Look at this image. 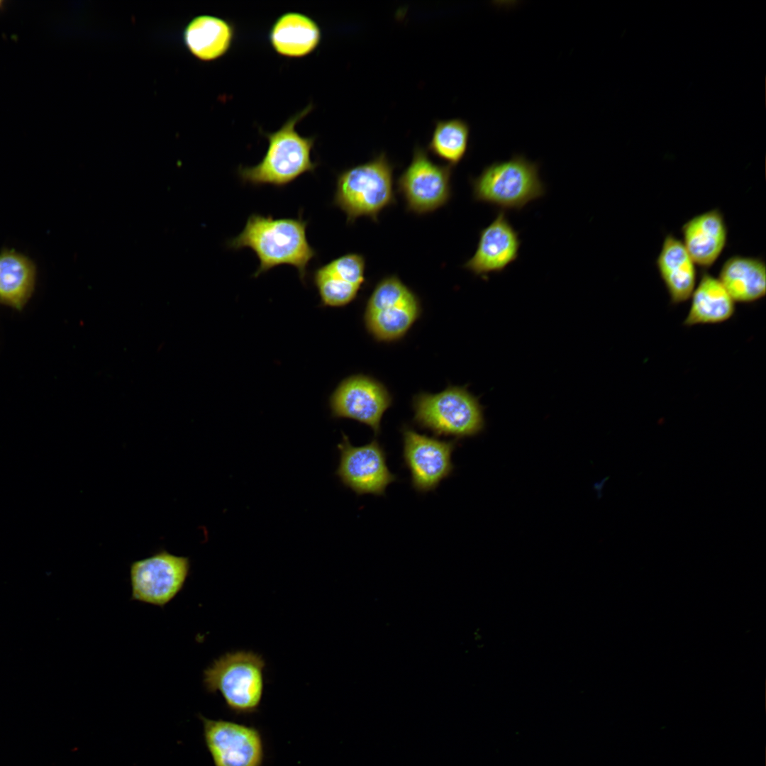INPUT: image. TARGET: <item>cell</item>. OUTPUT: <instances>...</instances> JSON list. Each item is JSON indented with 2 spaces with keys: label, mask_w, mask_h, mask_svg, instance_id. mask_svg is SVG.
Segmentation results:
<instances>
[{
  "label": "cell",
  "mask_w": 766,
  "mask_h": 766,
  "mask_svg": "<svg viewBox=\"0 0 766 766\" xmlns=\"http://www.w3.org/2000/svg\"><path fill=\"white\" fill-rule=\"evenodd\" d=\"M307 226L308 221L301 215L274 218L252 213L243 231L229 240L227 245L233 250L249 248L255 253L260 265L254 277L277 266L289 265L296 269L300 280L305 284L308 265L317 256L306 237Z\"/></svg>",
  "instance_id": "obj_1"
},
{
  "label": "cell",
  "mask_w": 766,
  "mask_h": 766,
  "mask_svg": "<svg viewBox=\"0 0 766 766\" xmlns=\"http://www.w3.org/2000/svg\"><path fill=\"white\" fill-rule=\"evenodd\" d=\"M313 107L309 104L276 131L260 132L268 140L267 152L258 164L239 167L238 174L243 182L284 187L303 174L314 172L318 164L312 161L311 154L316 137L302 136L296 129Z\"/></svg>",
  "instance_id": "obj_2"
},
{
  "label": "cell",
  "mask_w": 766,
  "mask_h": 766,
  "mask_svg": "<svg viewBox=\"0 0 766 766\" xmlns=\"http://www.w3.org/2000/svg\"><path fill=\"white\" fill-rule=\"evenodd\" d=\"M394 167L382 152L371 160L337 175L333 204L345 213L347 223L362 216L378 221L379 213L396 203Z\"/></svg>",
  "instance_id": "obj_3"
},
{
  "label": "cell",
  "mask_w": 766,
  "mask_h": 766,
  "mask_svg": "<svg viewBox=\"0 0 766 766\" xmlns=\"http://www.w3.org/2000/svg\"><path fill=\"white\" fill-rule=\"evenodd\" d=\"M539 166L521 155L494 162L471 179L472 197L501 211H520L544 196L545 186L539 176Z\"/></svg>",
  "instance_id": "obj_4"
},
{
  "label": "cell",
  "mask_w": 766,
  "mask_h": 766,
  "mask_svg": "<svg viewBox=\"0 0 766 766\" xmlns=\"http://www.w3.org/2000/svg\"><path fill=\"white\" fill-rule=\"evenodd\" d=\"M265 667L262 655L252 651L227 653L204 671V684L207 692H219L234 713H253L262 700Z\"/></svg>",
  "instance_id": "obj_5"
},
{
  "label": "cell",
  "mask_w": 766,
  "mask_h": 766,
  "mask_svg": "<svg viewBox=\"0 0 766 766\" xmlns=\"http://www.w3.org/2000/svg\"><path fill=\"white\" fill-rule=\"evenodd\" d=\"M414 422L438 436H473L484 426L482 407L465 388L448 387L437 394L421 393L413 403Z\"/></svg>",
  "instance_id": "obj_6"
},
{
  "label": "cell",
  "mask_w": 766,
  "mask_h": 766,
  "mask_svg": "<svg viewBox=\"0 0 766 766\" xmlns=\"http://www.w3.org/2000/svg\"><path fill=\"white\" fill-rule=\"evenodd\" d=\"M421 312L417 295L393 274L375 286L366 304L364 321L377 340L392 342L407 333Z\"/></svg>",
  "instance_id": "obj_7"
},
{
  "label": "cell",
  "mask_w": 766,
  "mask_h": 766,
  "mask_svg": "<svg viewBox=\"0 0 766 766\" xmlns=\"http://www.w3.org/2000/svg\"><path fill=\"white\" fill-rule=\"evenodd\" d=\"M452 169L434 162L423 148H415L410 164L396 182L406 210L425 214L446 204L451 196Z\"/></svg>",
  "instance_id": "obj_8"
},
{
  "label": "cell",
  "mask_w": 766,
  "mask_h": 766,
  "mask_svg": "<svg viewBox=\"0 0 766 766\" xmlns=\"http://www.w3.org/2000/svg\"><path fill=\"white\" fill-rule=\"evenodd\" d=\"M189 570V557L165 550L133 562L130 568L131 600L163 607L182 589Z\"/></svg>",
  "instance_id": "obj_9"
},
{
  "label": "cell",
  "mask_w": 766,
  "mask_h": 766,
  "mask_svg": "<svg viewBox=\"0 0 766 766\" xmlns=\"http://www.w3.org/2000/svg\"><path fill=\"white\" fill-rule=\"evenodd\" d=\"M340 460L335 474L357 495L384 496L389 484L398 479L387 464V453L376 438L361 446L351 444L343 433L338 445Z\"/></svg>",
  "instance_id": "obj_10"
},
{
  "label": "cell",
  "mask_w": 766,
  "mask_h": 766,
  "mask_svg": "<svg viewBox=\"0 0 766 766\" xmlns=\"http://www.w3.org/2000/svg\"><path fill=\"white\" fill-rule=\"evenodd\" d=\"M403 460L411 474L412 487L419 493L435 490L454 470L452 455L457 447L455 440H443L416 432L404 425Z\"/></svg>",
  "instance_id": "obj_11"
},
{
  "label": "cell",
  "mask_w": 766,
  "mask_h": 766,
  "mask_svg": "<svg viewBox=\"0 0 766 766\" xmlns=\"http://www.w3.org/2000/svg\"><path fill=\"white\" fill-rule=\"evenodd\" d=\"M392 404V396L379 381L363 374L343 379L329 399L331 416L345 418L370 426L375 435L381 432L384 412Z\"/></svg>",
  "instance_id": "obj_12"
},
{
  "label": "cell",
  "mask_w": 766,
  "mask_h": 766,
  "mask_svg": "<svg viewBox=\"0 0 766 766\" xmlns=\"http://www.w3.org/2000/svg\"><path fill=\"white\" fill-rule=\"evenodd\" d=\"M201 719L215 766H262L263 743L257 729L229 721Z\"/></svg>",
  "instance_id": "obj_13"
},
{
  "label": "cell",
  "mask_w": 766,
  "mask_h": 766,
  "mask_svg": "<svg viewBox=\"0 0 766 766\" xmlns=\"http://www.w3.org/2000/svg\"><path fill=\"white\" fill-rule=\"evenodd\" d=\"M521 243L518 232L505 211L500 210L490 224L480 231L475 252L463 267L482 277L500 273L518 259Z\"/></svg>",
  "instance_id": "obj_14"
},
{
  "label": "cell",
  "mask_w": 766,
  "mask_h": 766,
  "mask_svg": "<svg viewBox=\"0 0 766 766\" xmlns=\"http://www.w3.org/2000/svg\"><path fill=\"white\" fill-rule=\"evenodd\" d=\"M365 259L359 253L341 255L316 268L313 282L321 305L342 307L353 301L365 282Z\"/></svg>",
  "instance_id": "obj_15"
},
{
  "label": "cell",
  "mask_w": 766,
  "mask_h": 766,
  "mask_svg": "<svg viewBox=\"0 0 766 766\" xmlns=\"http://www.w3.org/2000/svg\"><path fill=\"white\" fill-rule=\"evenodd\" d=\"M682 240L696 265L709 268L718 260L728 240V228L718 209L696 215L682 227Z\"/></svg>",
  "instance_id": "obj_16"
},
{
  "label": "cell",
  "mask_w": 766,
  "mask_h": 766,
  "mask_svg": "<svg viewBox=\"0 0 766 766\" xmlns=\"http://www.w3.org/2000/svg\"><path fill=\"white\" fill-rule=\"evenodd\" d=\"M656 267L672 304L688 301L696 285L695 264L682 240L667 234L657 257Z\"/></svg>",
  "instance_id": "obj_17"
},
{
  "label": "cell",
  "mask_w": 766,
  "mask_h": 766,
  "mask_svg": "<svg viewBox=\"0 0 766 766\" xmlns=\"http://www.w3.org/2000/svg\"><path fill=\"white\" fill-rule=\"evenodd\" d=\"M268 38L277 54L286 57H302L318 48L321 30L317 23L306 14L287 12L273 23Z\"/></svg>",
  "instance_id": "obj_18"
},
{
  "label": "cell",
  "mask_w": 766,
  "mask_h": 766,
  "mask_svg": "<svg viewBox=\"0 0 766 766\" xmlns=\"http://www.w3.org/2000/svg\"><path fill=\"white\" fill-rule=\"evenodd\" d=\"M690 299L689 309L682 323L686 327L722 323L736 313L735 301L718 279L706 272L701 274Z\"/></svg>",
  "instance_id": "obj_19"
},
{
  "label": "cell",
  "mask_w": 766,
  "mask_h": 766,
  "mask_svg": "<svg viewBox=\"0 0 766 766\" xmlns=\"http://www.w3.org/2000/svg\"><path fill=\"white\" fill-rule=\"evenodd\" d=\"M735 303L755 302L766 294V268L760 258L734 255L723 264L718 277Z\"/></svg>",
  "instance_id": "obj_20"
},
{
  "label": "cell",
  "mask_w": 766,
  "mask_h": 766,
  "mask_svg": "<svg viewBox=\"0 0 766 766\" xmlns=\"http://www.w3.org/2000/svg\"><path fill=\"white\" fill-rule=\"evenodd\" d=\"M35 262L14 249L0 252V304L21 311L31 297L35 285Z\"/></svg>",
  "instance_id": "obj_21"
},
{
  "label": "cell",
  "mask_w": 766,
  "mask_h": 766,
  "mask_svg": "<svg viewBox=\"0 0 766 766\" xmlns=\"http://www.w3.org/2000/svg\"><path fill=\"white\" fill-rule=\"evenodd\" d=\"M235 35L233 25L226 20L210 15L193 18L184 32L187 49L202 61H212L230 50Z\"/></svg>",
  "instance_id": "obj_22"
},
{
  "label": "cell",
  "mask_w": 766,
  "mask_h": 766,
  "mask_svg": "<svg viewBox=\"0 0 766 766\" xmlns=\"http://www.w3.org/2000/svg\"><path fill=\"white\" fill-rule=\"evenodd\" d=\"M470 137V128L463 120L454 118L436 123L428 150L452 167L465 157Z\"/></svg>",
  "instance_id": "obj_23"
},
{
  "label": "cell",
  "mask_w": 766,
  "mask_h": 766,
  "mask_svg": "<svg viewBox=\"0 0 766 766\" xmlns=\"http://www.w3.org/2000/svg\"><path fill=\"white\" fill-rule=\"evenodd\" d=\"M4 4L5 2L2 0H0V10H1L4 7Z\"/></svg>",
  "instance_id": "obj_24"
}]
</instances>
